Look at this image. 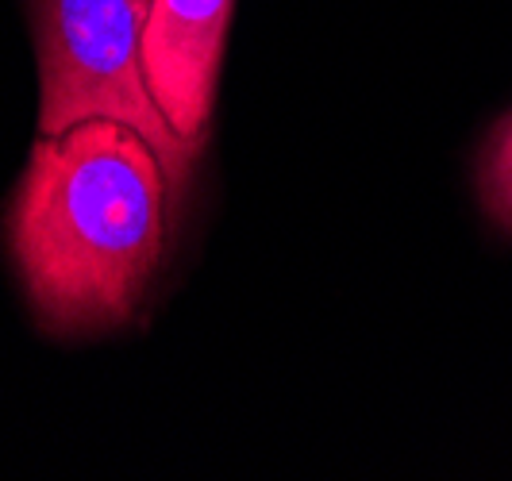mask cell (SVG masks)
Returning <instances> with one entry per match:
<instances>
[{"label":"cell","mask_w":512,"mask_h":481,"mask_svg":"<svg viewBox=\"0 0 512 481\" xmlns=\"http://www.w3.org/2000/svg\"><path fill=\"white\" fill-rule=\"evenodd\" d=\"M166 201V166L131 124L85 120L43 135L12 216V247L39 316L58 331L128 320L162 258Z\"/></svg>","instance_id":"1"},{"label":"cell","mask_w":512,"mask_h":481,"mask_svg":"<svg viewBox=\"0 0 512 481\" xmlns=\"http://www.w3.org/2000/svg\"><path fill=\"white\" fill-rule=\"evenodd\" d=\"M231 0H151L143 20V74L158 112L193 151L205 135L224 58Z\"/></svg>","instance_id":"3"},{"label":"cell","mask_w":512,"mask_h":481,"mask_svg":"<svg viewBox=\"0 0 512 481\" xmlns=\"http://www.w3.org/2000/svg\"><path fill=\"white\" fill-rule=\"evenodd\" d=\"M151 0H39L43 12V135L85 120H120L158 151L170 189L189 178V147L158 112L143 74V20Z\"/></svg>","instance_id":"2"},{"label":"cell","mask_w":512,"mask_h":481,"mask_svg":"<svg viewBox=\"0 0 512 481\" xmlns=\"http://www.w3.org/2000/svg\"><path fill=\"white\" fill-rule=\"evenodd\" d=\"M482 201L489 216L512 231V112L489 135L482 158Z\"/></svg>","instance_id":"4"}]
</instances>
